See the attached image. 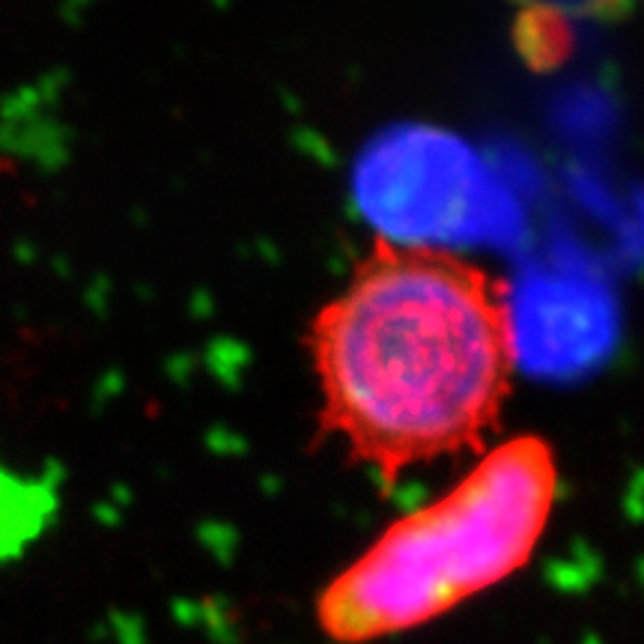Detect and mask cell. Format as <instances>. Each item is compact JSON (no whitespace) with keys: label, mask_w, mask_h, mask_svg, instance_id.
<instances>
[{"label":"cell","mask_w":644,"mask_h":644,"mask_svg":"<svg viewBox=\"0 0 644 644\" xmlns=\"http://www.w3.org/2000/svg\"><path fill=\"white\" fill-rule=\"evenodd\" d=\"M54 463L39 478H21L0 466V567L15 564L48 531L57 513Z\"/></svg>","instance_id":"3957f363"},{"label":"cell","mask_w":644,"mask_h":644,"mask_svg":"<svg viewBox=\"0 0 644 644\" xmlns=\"http://www.w3.org/2000/svg\"><path fill=\"white\" fill-rule=\"evenodd\" d=\"M558 495L543 436H513L436 501L394 519L317 594L334 644H370L427 627L513 579L537 552Z\"/></svg>","instance_id":"7a4b0ae2"},{"label":"cell","mask_w":644,"mask_h":644,"mask_svg":"<svg viewBox=\"0 0 644 644\" xmlns=\"http://www.w3.org/2000/svg\"><path fill=\"white\" fill-rule=\"evenodd\" d=\"M519 358L510 287L472 260L379 236L311 322L320 424L385 486L486 451Z\"/></svg>","instance_id":"6da1fadb"}]
</instances>
